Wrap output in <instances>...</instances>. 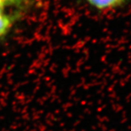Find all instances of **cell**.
I'll list each match as a JSON object with an SVG mask.
<instances>
[{
    "mask_svg": "<svg viewBox=\"0 0 131 131\" xmlns=\"http://www.w3.org/2000/svg\"><path fill=\"white\" fill-rule=\"evenodd\" d=\"M25 0H0V39L13 27Z\"/></svg>",
    "mask_w": 131,
    "mask_h": 131,
    "instance_id": "1",
    "label": "cell"
},
{
    "mask_svg": "<svg viewBox=\"0 0 131 131\" xmlns=\"http://www.w3.org/2000/svg\"><path fill=\"white\" fill-rule=\"evenodd\" d=\"M88 3L95 8L104 10L116 8L122 6L128 0H87Z\"/></svg>",
    "mask_w": 131,
    "mask_h": 131,
    "instance_id": "2",
    "label": "cell"
}]
</instances>
